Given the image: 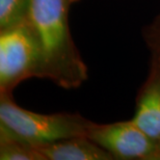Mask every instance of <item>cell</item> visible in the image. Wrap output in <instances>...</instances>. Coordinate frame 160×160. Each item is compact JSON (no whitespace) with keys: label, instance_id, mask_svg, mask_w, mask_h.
Returning a JSON list of instances; mask_svg holds the SVG:
<instances>
[{"label":"cell","instance_id":"obj_1","mask_svg":"<svg viewBox=\"0 0 160 160\" xmlns=\"http://www.w3.org/2000/svg\"><path fill=\"white\" fill-rule=\"evenodd\" d=\"M71 4V0H33L27 18L41 50V78L66 89L77 88L88 78L69 27Z\"/></svg>","mask_w":160,"mask_h":160},{"label":"cell","instance_id":"obj_2","mask_svg":"<svg viewBox=\"0 0 160 160\" xmlns=\"http://www.w3.org/2000/svg\"><path fill=\"white\" fill-rule=\"evenodd\" d=\"M91 123L78 113L45 114L24 109L12 95H0V127L33 146L88 136Z\"/></svg>","mask_w":160,"mask_h":160},{"label":"cell","instance_id":"obj_3","mask_svg":"<svg viewBox=\"0 0 160 160\" xmlns=\"http://www.w3.org/2000/svg\"><path fill=\"white\" fill-rule=\"evenodd\" d=\"M41 50L28 20L0 30V95H12L19 83L40 77Z\"/></svg>","mask_w":160,"mask_h":160},{"label":"cell","instance_id":"obj_4","mask_svg":"<svg viewBox=\"0 0 160 160\" xmlns=\"http://www.w3.org/2000/svg\"><path fill=\"white\" fill-rule=\"evenodd\" d=\"M88 137L116 159L160 160V142L148 135L132 121L110 124L91 123Z\"/></svg>","mask_w":160,"mask_h":160},{"label":"cell","instance_id":"obj_5","mask_svg":"<svg viewBox=\"0 0 160 160\" xmlns=\"http://www.w3.org/2000/svg\"><path fill=\"white\" fill-rule=\"evenodd\" d=\"M131 121L160 142V66L156 63L152 62L148 78L139 89Z\"/></svg>","mask_w":160,"mask_h":160},{"label":"cell","instance_id":"obj_6","mask_svg":"<svg viewBox=\"0 0 160 160\" xmlns=\"http://www.w3.org/2000/svg\"><path fill=\"white\" fill-rule=\"evenodd\" d=\"M45 160H112L109 152L88 136L36 146Z\"/></svg>","mask_w":160,"mask_h":160},{"label":"cell","instance_id":"obj_7","mask_svg":"<svg viewBox=\"0 0 160 160\" xmlns=\"http://www.w3.org/2000/svg\"><path fill=\"white\" fill-rule=\"evenodd\" d=\"M0 159L45 160L36 146L18 138L3 127H0Z\"/></svg>","mask_w":160,"mask_h":160},{"label":"cell","instance_id":"obj_8","mask_svg":"<svg viewBox=\"0 0 160 160\" xmlns=\"http://www.w3.org/2000/svg\"><path fill=\"white\" fill-rule=\"evenodd\" d=\"M33 0H0V30L27 20Z\"/></svg>","mask_w":160,"mask_h":160},{"label":"cell","instance_id":"obj_9","mask_svg":"<svg viewBox=\"0 0 160 160\" xmlns=\"http://www.w3.org/2000/svg\"><path fill=\"white\" fill-rule=\"evenodd\" d=\"M145 41L152 53L153 63L160 66V15L145 29Z\"/></svg>","mask_w":160,"mask_h":160},{"label":"cell","instance_id":"obj_10","mask_svg":"<svg viewBox=\"0 0 160 160\" xmlns=\"http://www.w3.org/2000/svg\"><path fill=\"white\" fill-rule=\"evenodd\" d=\"M75 1H77V0H71V2L73 3V2H75Z\"/></svg>","mask_w":160,"mask_h":160}]
</instances>
